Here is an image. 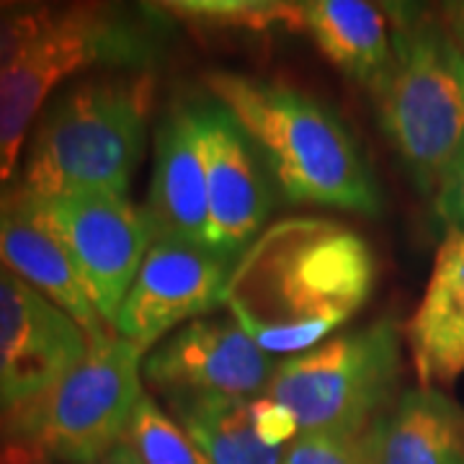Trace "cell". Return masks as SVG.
I'll list each match as a JSON object with an SVG mask.
<instances>
[{
	"instance_id": "e0dca14e",
	"label": "cell",
	"mask_w": 464,
	"mask_h": 464,
	"mask_svg": "<svg viewBox=\"0 0 464 464\" xmlns=\"http://www.w3.org/2000/svg\"><path fill=\"white\" fill-rule=\"evenodd\" d=\"M295 34L310 36L328 63L369 88L392 65V32L387 14L374 3L299 0Z\"/></svg>"
},
{
	"instance_id": "30bf717a",
	"label": "cell",
	"mask_w": 464,
	"mask_h": 464,
	"mask_svg": "<svg viewBox=\"0 0 464 464\" xmlns=\"http://www.w3.org/2000/svg\"><path fill=\"white\" fill-rule=\"evenodd\" d=\"M85 353L81 325L0 266V415L50 390Z\"/></svg>"
},
{
	"instance_id": "ffe728a7",
	"label": "cell",
	"mask_w": 464,
	"mask_h": 464,
	"mask_svg": "<svg viewBox=\"0 0 464 464\" xmlns=\"http://www.w3.org/2000/svg\"><path fill=\"white\" fill-rule=\"evenodd\" d=\"M124 441L137 451L142 464H212L173 415L148 395L137 402Z\"/></svg>"
},
{
	"instance_id": "d4e9b609",
	"label": "cell",
	"mask_w": 464,
	"mask_h": 464,
	"mask_svg": "<svg viewBox=\"0 0 464 464\" xmlns=\"http://www.w3.org/2000/svg\"><path fill=\"white\" fill-rule=\"evenodd\" d=\"M439 16L444 21V29H447L449 39H451V47H454L464 67V3H447L439 11Z\"/></svg>"
},
{
	"instance_id": "7c38bea8",
	"label": "cell",
	"mask_w": 464,
	"mask_h": 464,
	"mask_svg": "<svg viewBox=\"0 0 464 464\" xmlns=\"http://www.w3.org/2000/svg\"><path fill=\"white\" fill-rule=\"evenodd\" d=\"M209 199V250L235 264L266 230L274 207L264 160L217 101L199 106Z\"/></svg>"
},
{
	"instance_id": "4316f807",
	"label": "cell",
	"mask_w": 464,
	"mask_h": 464,
	"mask_svg": "<svg viewBox=\"0 0 464 464\" xmlns=\"http://www.w3.org/2000/svg\"><path fill=\"white\" fill-rule=\"evenodd\" d=\"M0 464H44L39 459H32V457H24L18 451H11V449L0 447Z\"/></svg>"
},
{
	"instance_id": "4fadbf2b",
	"label": "cell",
	"mask_w": 464,
	"mask_h": 464,
	"mask_svg": "<svg viewBox=\"0 0 464 464\" xmlns=\"http://www.w3.org/2000/svg\"><path fill=\"white\" fill-rule=\"evenodd\" d=\"M145 209L152 219L155 237L163 235L209 248V199L199 106H179L158 124Z\"/></svg>"
},
{
	"instance_id": "ac0fdd59",
	"label": "cell",
	"mask_w": 464,
	"mask_h": 464,
	"mask_svg": "<svg viewBox=\"0 0 464 464\" xmlns=\"http://www.w3.org/2000/svg\"><path fill=\"white\" fill-rule=\"evenodd\" d=\"M173 420L212 464H282L284 449L266 447L256 433L250 400L232 395H170Z\"/></svg>"
},
{
	"instance_id": "3957f363",
	"label": "cell",
	"mask_w": 464,
	"mask_h": 464,
	"mask_svg": "<svg viewBox=\"0 0 464 464\" xmlns=\"http://www.w3.org/2000/svg\"><path fill=\"white\" fill-rule=\"evenodd\" d=\"M152 78L109 72L57 93L34 124L21 176L29 197L119 194L127 197L148 142Z\"/></svg>"
},
{
	"instance_id": "d6986e66",
	"label": "cell",
	"mask_w": 464,
	"mask_h": 464,
	"mask_svg": "<svg viewBox=\"0 0 464 464\" xmlns=\"http://www.w3.org/2000/svg\"><path fill=\"white\" fill-rule=\"evenodd\" d=\"M166 11L201 29L219 32L282 29L295 34L297 26V0H179L166 3Z\"/></svg>"
},
{
	"instance_id": "603a6c76",
	"label": "cell",
	"mask_w": 464,
	"mask_h": 464,
	"mask_svg": "<svg viewBox=\"0 0 464 464\" xmlns=\"http://www.w3.org/2000/svg\"><path fill=\"white\" fill-rule=\"evenodd\" d=\"M250 411H253L256 433L266 447L286 451V447H292L299 439L302 431H299L297 418L292 415V411H286L282 402L271 400L268 395H258L250 400Z\"/></svg>"
},
{
	"instance_id": "6da1fadb",
	"label": "cell",
	"mask_w": 464,
	"mask_h": 464,
	"mask_svg": "<svg viewBox=\"0 0 464 464\" xmlns=\"http://www.w3.org/2000/svg\"><path fill=\"white\" fill-rule=\"evenodd\" d=\"M374 284L377 258L359 232L292 217L266 227L232 264L222 304L271 356H297L359 315Z\"/></svg>"
},
{
	"instance_id": "5bb4252c",
	"label": "cell",
	"mask_w": 464,
	"mask_h": 464,
	"mask_svg": "<svg viewBox=\"0 0 464 464\" xmlns=\"http://www.w3.org/2000/svg\"><path fill=\"white\" fill-rule=\"evenodd\" d=\"M0 266L72 317L88 343L111 333L96 313L65 246L14 186L0 194Z\"/></svg>"
},
{
	"instance_id": "2e32d148",
	"label": "cell",
	"mask_w": 464,
	"mask_h": 464,
	"mask_svg": "<svg viewBox=\"0 0 464 464\" xmlns=\"http://www.w3.org/2000/svg\"><path fill=\"white\" fill-rule=\"evenodd\" d=\"M362 441L366 464H464V408L433 387L408 390Z\"/></svg>"
},
{
	"instance_id": "5b68a950",
	"label": "cell",
	"mask_w": 464,
	"mask_h": 464,
	"mask_svg": "<svg viewBox=\"0 0 464 464\" xmlns=\"http://www.w3.org/2000/svg\"><path fill=\"white\" fill-rule=\"evenodd\" d=\"M145 351L114 331L88 343L65 377L0 415V447L32 459L91 464L119 447L142 400Z\"/></svg>"
},
{
	"instance_id": "7a4b0ae2",
	"label": "cell",
	"mask_w": 464,
	"mask_h": 464,
	"mask_svg": "<svg viewBox=\"0 0 464 464\" xmlns=\"http://www.w3.org/2000/svg\"><path fill=\"white\" fill-rule=\"evenodd\" d=\"M207 88L248 134L284 199L380 215L377 179L353 134L328 106L292 85L227 70L209 72Z\"/></svg>"
},
{
	"instance_id": "52a82bcc",
	"label": "cell",
	"mask_w": 464,
	"mask_h": 464,
	"mask_svg": "<svg viewBox=\"0 0 464 464\" xmlns=\"http://www.w3.org/2000/svg\"><path fill=\"white\" fill-rule=\"evenodd\" d=\"M400 372V328L392 317H382L289 356L264 395L292 411L302 433H364L395 405Z\"/></svg>"
},
{
	"instance_id": "277c9868",
	"label": "cell",
	"mask_w": 464,
	"mask_h": 464,
	"mask_svg": "<svg viewBox=\"0 0 464 464\" xmlns=\"http://www.w3.org/2000/svg\"><path fill=\"white\" fill-rule=\"evenodd\" d=\"M387 8L392 65L372 93L390 145L433 197L464 155V67L439 14L402 3Z\"/></svg>"
},
{
	"instance_id": "44dd1931",
	"label": "cell",
	"mask_w": 464,
	"mask_h": 464,
	"mask_svg": "<svg viewBox=\"0 0 464 464\" xmlns=\"http://www.w3.org/2000/svg\"><path fill=\"white\" fill-rule=\"evenodd\" d=\"M364 433L313 431L302 433L286 449L282 464H366Z\"/></svg>"
},
{
	"instance_id": "9c48e42d",
	"label": "cell",
	"mask_w": 464,
	"mask_h": 464,
	"mask_svg": "<svg viewBox=\"0 0 464 464\" xmlns=\"http://www.w3.org/2000/svg\"><path fill=\"white\" fill-rule=\"evenodd\" d=\"M232 264L209 248L176 237H155L119 307L111 331L142 351L186 320L222 304Z\"/></svg>"
},
{
	"instance_id": "7402d4cb",
	"label": "cell",
	"mask_w": 464,
	"mask_h": 464,
	"mask_svg": "<svg viewBox=\"0 0 464 464\" xmlns=\"http://www.w3.org/2000/svg\"><path fill=\"white\" fill-rule=\"evenodd\" d=\"M57 5L39 3H0V70L42 32Z\"/></svg>"
},
{
	"instance_id": "484cf974",
	"label": "cell",
	"mask_w": 464,
	"mask_h": 464,
	"mask_svg": "<svg viewBox=\"0 0 464 464\" xmlns=\"http://www.w3.org/2000/svg\"><path fill=\"white\" fill-rule=\"evenodd\" d=\"M91 464H142V459L137 457V451H134L127 441H121L119 447H114L111 451H106L101 459Z\"/></svg>"
},
{
	"instance_id": "ba28073f",
	"label": "cell",
	"mask_w": 464,
	"mask_h": 464,
	"mask_svg": "<svg viewBox=\"0 0 464 464\" xmlns=\"http://www.w3.org/2000/svg\"><path fill=\"white\" fill-rule=\"evenodd\" d=\"M18 194L65 246L96 313L114 328L119 307L155 240L148 209L137 207L130 197L99 191L44 199Z\"/></svg>"
},
{
	"instance_id": "8fae6325",
	"label": "cell",
	"mask_w": 464,
	"mask_h": 464,
	"mask_svg": "<svg viewBox=\"0 0 464 464\" xmlns=\"http://www.w3.org/2000/svg\"><path fill=\"white\" fill-rule=\"evenodd\" d=\"M282 362L258 346L235 320H194L155 346L142 377L170 395L258 398Z\"/></svg>"
},
{
	"instance_id": "8992f818",
	"label": "cell",
	"mask_w": 464,
	"mask_h": 464,
	"mask_svg": "<svg viewBox=\"0 0 464 464\" xmlns=\"http://www.w3.org/2000/svg\"><path fill=\"white\" fill-rule=\"evenodd\" d=\"M145 29L103 5H57L54 16L0 70V194L16 183L21 152L57 85L78 70L148 65Z\"/></svg>"
},
{
	"instance_id": "9a60e30c",
	"label": "cell",
	"mask_w": 464,
	"mask_h": 464,
	"mask_svg": "<svg viewBox=\"0 0 464 464\" xmlns=\"http://www.w3.org/2000/svg\"><path fill=\"white\" fill-rule=\"evenodd\" d=\"M408 346L420 387L464 374V235L449 232L436 250L431 276L408 323Z\"/></svg>"
},
{
	"instance_id": "cb8c5ba5",
	"label": "cell",
	"mask_w": 464,
	"mask_h": 464,
	"mask_svg": "<svg viewBox=\"0 0 464 464\" xmlns=\"http://www.w3.org/2000/svg\"><path fill=\"white\" fill-rule=\"evenodd\" d=\"M433 207L449 232L464 235V155L449 168L444 181L439 183L433 194Z\"/></svg>"
}]
</instances>
